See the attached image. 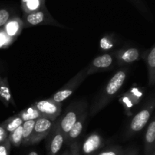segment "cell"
I'll list each match as a JSON object with an SVG mask.
<instances>
[{
    "label": "cell",
    "instance_id": "cell-7",
    "mask_svg": "<svg viewBox=\"0 0 155 155\" xmlns=\"http://www.w3.org/2000/svg\"><path fill=\"white\" fill-rule=\"evenodd\" d=\"M114 57L113 54H104L95 58L92 63L86 67V74L88 76L95 73L106 71L110 68L113 64Z\"/></svg>",
    "mask_w": 155,
    "mask_h": 155
},
{
    "label": "cell",
    "instance_id": "cell-8",
    "mask_svg": "<svg viewBox=\"0 0 155 155\" xmlns=\"http://www.w3.org/2000/svg\"><path fill=\"white\" fill-rule=\"evenodd\" d=\"M50 133L51 136L48 146V155H57L58 153L60 151L64 142H65V138L56 124V121Z\"/></svg>",
    "mask_w": 155,
    "mask_h": 155
},
{
    "label": "cell",
    "instance_id": "cell-2",
    "mask_svg": "<svg viewBox=\"0 0 155 155\" xmlns=\"http://www.w3.org/2000/svg\"><path fill=\"white\" fill-rule=\"evenodd\" d=\"M86 109V106L84 105L83 102H75L71 104L65 113L64 116L62 117L58 122H56L58 128L66 138L67 135L69 133L71 129L75 124L76 121L81 115V114Z\"/></svg>",
    "mask_w": 155,
    "mask_h": 155
},
{
    "label": "cell",
    "instance_id": "cell-27",
    "mask_svg": "<svg viewBox=\"0 0 155 155\" xmlns=\"http://www.w3.org/2000/svg\"><path fill=\"white\" fill-rule=\"evenodd\" d=\"M10 18V14L5 9H1L0 10V27L5 25L6 23L8 21Z\"/></svg>",
    "mask_w": 155,
    "mask_h": 155
},
{
    "label": "cell",
    "instance_id": "cell-31",
    "mask_svg": "<svg viewBox=\"0 0 155 155\" xmlns=\"http://www.w3.org/2000/svg\"><path fill=\"white\" fill-rule=\"evenodd\" d=\"M28 155H39V154H38L36 151H30V152L28 154Z\"/></svg>",
    "mask_w": 155,
    "mask_h": 155
},
{
    "label": "cell",
    "instance_id": "cell-29",
    "mask_svg": "<svg viewBox=\"0 0 155 155\" xmlns=\"http://www.w3.org/2000/svg\"><path fill=\"white\" fill-rule=\"evenodd\" d=\"M8 138V133H6L5 130L0 126V142H2L5 139Z\"/></svg>",
    "mask_w": 155,
    "mask_h": 155
},
{
    "label": "cell",
    "instance_id": "cell-1",
    "mask_svg": "<svg viewBox=\"0 0 155 155\" xmlns=\"http://www.w3.org/2000/svg\"><path fill=\"white\" fill-rule=\"evenodd\" d=\"M127 70L122 69L118 71L110 78L104 89H103L101 95L98 97L94 105L92 106L90 112L91 115L96 114L98 112L102 110L117 95L127 79Z\"/></svg>",
    "mask_w": 155,
    "mask_h": 155
},
{
    "label": "cell",
    "instance_id": "cell-34",
    "mask_svg": "<svg viewBox=\"0 0 155 155\" xmlns=\"http://www.w3.org/2000/svg\"><path fill=\"white\" fill-rule=\"evenodd\" d=\"M151 155H155V152H154V151H153V152H152V153H151Z\"/></svg>",
    "mask_w": 155,
    "mask_h": 155
},
{
    "label": "cell",
    "instance_id": "cell-22",
    "mask_svg": "<svg viewBox=\"0 0 155 155\" xmlns=\"http://www.w3.org/2000/svg\"><path fill=\"white\" fill-rule=\"evenodd\" d=\"M42 2L43 0H27L26 2L22 3V7L26 13H31L40 10Z\"/></svg>",
    "mask_w": 155,
    "mask_h": 155
},
{
    "label": "cell",
    "instance_id": "cell-18",
    "mask_svg": "<svg viewBox=\"0 0 155 155\" xmlns=\"http://www.w3.org/2000/svg\"><path fill=\"white\" fill-rule=\"evenodd\" d=\"M0 98L2 100L6 106L9 104H12L15 106V101L11 94L10 88L6 80H0Z\"/></svg>",
    "mask_w": 155,
    "mask_h": 155
},
{
    "label": "cell",
    "instance_id": "cell-19",
    "mask_svg": "<svg viewBox=\"0 0 155 155\" xmlns=\"http://www.w3.org/2000/svg\"><path fill=\"white\" fill-rule=\"evenodd\" d=\"M23 123H24V121L17 114L15 116H13L12 117L8 119L5 122L3 123V124L1 127L5 130L6 133H11L13 131H15L17 128L22 126Z\"/></svg>",
    "mask_w": 155,
    "mask_h": 155
},
{
    "label": "cell",
    "instance_id": "cell-28",
    "mask_svg": "<svg viewBox=\"0 0 155 155\" xmlns=\"http://www.w3.org/2000/svg\"><path fill=\"white\" fill-rule=\"evenodd\" d=\"M80 145L77 142H74L71 145L69 155H80Z\"/></svg>",
    "mask_w": 155,
    "mask_h": 155
},
{
    "label": "cell",
    "instance_id": "cell-6",
    "mask_svg": "<svg viewBox=\"0 0 155 155\" xmlns=\"http://www.w3.org/2000/svg\"><path fill=\"white\" fill-rule=\"evenodd\" d=\"M32 106L39 111L41 117L48 118L54 121H55L56 118L60 115L61 111V104L55 103L50 98L36 101Z\"/></svg>",
    "mask_w": 155,
    "mask_h": 155
},
{
    "label": "cell",
    "instance_id": "cell-9",
    "mask_svg": "<svg viewBox=\"0 0 155 155\" xmlns=\"http://www.w3.org/2000/svg\"><path fill=\"white\" fill-rule=\"evenodd\" d=\"M113 55L117 60L118 63L125 64L139 60L140 58V52L136 48H129L115 51Z\"/></svg>",
    "mask_w": 155,
    "mask_h": 155
},
{
    "label": "cell",
    "instance_id": "cell-20",
    "mask_svg": "<svg viewBox=\"0 0 155 155\" xmlns=\"http://www.w3.org/2000/svg\"><path fill=\"white\" fill-rule=\"evenodd\" d=\"M18 115L24 122L29 120H36L39 117H42L39 111L33 106H30V107L24 109L22 111L20 112Z\"/></svg>",
    "mask_w": 155,
    "mask_h": 155
},
{
    "label": "cell",
    "instance_id": "cell-17",
    "mask_svg": "<svg viewBox=\"0 0 155 155\" xmlns=\"http://www.w3.org/2000/svg\"><path fill=\"white\" fill-rule=\"evenodd\" d=\"M35 121L29 120L25 121L22 124V135H23V142L22 145H30L31 142V138L33 136V127H34Z\"/></svg>",
    "mask_w": 155,
    "mask_h": 155
},
{
    "label": "cell",
    "instance_id": "cell-10",
    "mask_svg": "<svg viewBox=\"0 0 155 155\" xmlns=\"http://www.w3.org/2000/svg\"><path fill=\"white\" fill-rule=\"evenodd\" d=\"M103 145V139L98 133H92L83 142L82 151L85 154H92Z\"/></svg>",
    "mask_w": 155,
    "mask_h": 155
},
{
    "label": "cell",
    "instance_id": "cell-33",
    "mask_svg": "<svg viewBox=\"0 0 155 155\" xmlns=\"http://www.w3.org/2000/svg\"><path fill=\"white\" fill-rule=\"evenodd\" d=\"M27 0H22V3H24V2H27Z\"/></svg>",
    "mask_w": 155,
    "mask_h": 155
},
{
    "label": "cell",
    "instance_id": "cell-3",
    "mask_svg": "<svg viewBox=\"0 0 155 155\" xmlns=\"http://www.w3.org/2000/svg\"><path fill=\"white\" fill-rule=\"evenodd\" d=\"M86 77H87V74H86V68L83 71L79 72L75 77H73L68 83H66L65 86L61 88L56 93H54L50 98V99L52 100L55 103H58V104H61L62 101L69 98L74 93V91L83 83V80L86 78Z\"/></svg>",
    "mask_w": 155,
    "mask_h": 155
},
{
    "label": "cell",
    "instance_id": "cell-30",
    "mask_svg": "<svg viewBox=\"0 0 155 155\" xmlns=\"http://www.w3.org/2000/svg\"><path fill=\"white\" fill-rule=\"evenodd\" d=\"M122 155H138V150H129V151H127L126 152H124V154Z\"/></svg>",
    "mask_w": 155,
    "mask_h": 155
},
{
    "label": "cell",
    "instance_id": "cell-4",
    "mask_svg": "<svg viewBox=\"0 0 155 155\" xmlns=\"http://www.w3.org/2000/svg\"><path fill=\"white\" fill-rule=\"evenodd\" d=\"M153 110H154V104H148L147 107L135 115L129 125L128 132H127L129 136L139 133L141 130L145 128L149 121Z\"/></svg>",
    "mask_w": 155,
    "mask_h": 155
},
{
    "label": "cell",
    "instance_id": "cell-16",
    "mask_svg": "<svg viewBox=\"0 0 155 155\" xmlns=\"http://www.w3.org/2000/svg\"><path fill=\"white\" fill-rule=\"evenodd\" d=\"M146 63L148 71V82L151 86L155 83V45H154L146 57Z\"/></svg>",
    "mask_w": 155,
    "mask_h": 155
},
{
    "label": "cell",
    "instance_id": "cell-14",
    "mask_svg": "<svg viewBox=\"0 0 155 155\" xmlns=\"http://www.w3.org/2000/svg\"><path fill=\"white\" fill-rule=\"evenodd\" d=\"M155 140V121L154 120L150 122L145 136V154L151 155L154 151Z\"/></svg>",
    "mask_w": 155,
    "mask_h": 155
},
{
    "label": "cell",
    "instance_id": "cell-24",
    "mask_svg": "<svg viewBox=\"0 0 155 155\" xmlns=\"http://www.w3.org/2000/svg\"><path fill=\"white\" fill-rule=\"evenodd\" d=\"M114 41L110 36H104L100 40V47L102 50H108L113 48Z\"/></svg>",
    "mask_w": 155,
    "mask_h": 155
},
{
    "label": "cell",
    "instance_id": "cell-21",
    "mask_svg": "<svg viewBox=\"0 0 155 155\" xmlns=\"http://www.w3.org/2000/svg\"><path fill=\"white\" fill-rule=\"evenodd\" d=\"M9 142L11 145H14L15 147H18L22 145L23 142V135H22V126L17 128L15 131L9 133V136L8 137Z\"/></svg>",
    "mask_w": 155,
    "mask_h": 155
},
{
    "label": "cell",
    "instance_id": "cell-26",
    "mask_svg": "<svg viewBox=\"0 0 155 155\" xmlns=\"http://www.w3.org/2000/svg\"><path fill=\"white\" fill-rule=\"evenodd\" d=\"M11 144L8 138L2 142H0V155H9Z\"/></svg>",
    "mask_w": 155,
    "mask_h": 155
},
{
    "label": "cell",
    "instance_id": "cell-13",
    "mask_svg": "<svg viewBox=\"0 0 155 155\" xmlns=\"http://www.w3.org/2000/svg\"><path fill=\"white\" fill-rule=\"evenodd\" d=\"M24 28V22L18 18H13L9 19L8 21L4 26L3 30H5L8 36L16 40L20 36Z\"/></svg>",
    "mask_w": 155,
    "mask_h": 155
},
{
    "label": "cell",
    "instance_id": "cell-32",
    "mask_svg": "<svg viewBox=\"0 0 155 155\" xmlns=\"http://www.w3.org/2000/svg\"><path fill=\"white\" fill-rule=\"evenodd\" d=\"M63 155H69V151H65V153Z\"/></svg>",
    "mask_w": 155,
    "mask_h": 155
},
{
    "label": "cell",
    "instance_id": "cell-25",
    "mask_svg": "<svg viewBox=\"0 0 155 155\" xmlns=\"http://www.w3.org/2000/svg\"><path fill=\"white\" fill-rule=\"evenodd\" d=\"M124 152V151L121 147H114V148H111L110 149L101 151L98 155H122Z\"/></svg>",
    "mask_w": 155,
    "mask_h": 155
},
{
    "label": "cell",
    "instance_id": "cell-23",
    "mask_svg": "<svg viewBox=\"0 0 155 155\" xmlns=\"http://www.w3.org/2000/svg\"><path fill=\"white\" fill-rule=\"evenodd\" d=\"M15 39H12L8 36L7 33L5 32L3 29H0V48H6L12 45Z\"/></svg>",
    "mask_w": 155,
    "mask_h": 155
},
{
    "label": "cell",
    "instance_id": "cell-11",
    "mask_svg": "<svg viewBox=\"0 0 155 155\" xmlns=\"http://www.w3.org/2000/svg\"><path fill=\"white\" fill-rule=\"evenodd\" d=\"M144 89L133 88L121 98L120 101L126 109H130L135 104H138L143 96Z\"/></svg>",
    "mask_w": 155,
    "mask_h": 155
},
{
    "label": "cell",
    "instance_id": "cell-12",
    "mask_svg": "<svg viewBox=\"0 0 155 155\" xmlns=\"http://www.w3.org/2000/svg\"><path fill=\"white\" fill-rule=\"evenodd\" d=\"M86 117H87V112H86V109L81 114L77 120L76 121L75 124L71 129L69 133L67 135L66 138H65V142L66 143H70L72 141L77 139L79 136L81 134L82 131L84 127L85 122H86Z\"/></svg>",
    "mask_w": 155,
    "mask_h": 155
},
{
    "label": "cell",
    "instance_id": "cell-5",
    "mask_svg": "<svg viewBox=\"0 0 155 155\" xmlns=\"http://www.w3.org/2000/svg\"><path fill=\"white\" fill-rule=\"evenodd\" d=\"M55 121L51 120L46 117H39L35 121L33 127V136L31 138L30 145L38 143L45 139L52 130Z\"/></svg>",
    "mask_w": 155,
    "mask_h": 155
},
{
    "label": "cell",
    "instance_id": "cell-15",
    "mask_svg": "<svg viewBox=\"0 0 155 155\" xmlns=\"http://www.w3.org/2000/svg\"><path fill=\"white\" fill-rule=\"evenodd\" d=\"M47 21L46 15L42 11L39 10L36 12L27 13L24 19V27H33V26H37L39 24H43Z\"/></svg>",
    "mask_w": 155,
    "mask_h": 155
}]
</instances>
